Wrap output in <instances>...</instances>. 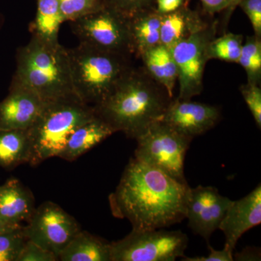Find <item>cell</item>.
Masks as SVG:
<instances>
[{"label": "cell", "instance_id": "cell-1", "mask_svg": "<svg viewBox=\"0 0 261 261\" xmlns=\"http://www.w3.org/2000/svg\"><path fill=\"white\" fill-rule=\"evenodd\" d=\"M190 186L135 159L127 165L116 191L109 196L115 217L133 229L168 227L186 219Z\"/></svg>", "mask_w": 261, "mask_h": 261}, {"label": "cell", "instance_id": "cell-35", "mask_svg": "<svg viewBox=\"0 0 261 261\" xmlns=\"http://www.w3.org/2000/svg\"><path fill=\"white\" fill-rule=\"evenodd\" d=\"M240 1H241V0H233L232 7H231V10H230L231 11V10L234 9L237 6H238L239 3H240Z\"/></svg>", "mask_w": 261, "mask_h": 261}, {"label": "cell", "instance_id": "cell-5", "mask_svg": "<svg viewBox=\"0 0 261 261\" xmlns=\"http://www.w3.org/2000/svg\"><path fill=\"white\" fill-rule=\"evenodd\" d=\"M96 115L94 107L77 97L46 103L40 116L28 129L32 143L29 164L37 166L58 157L73 132Z\"/></svg>", "mask_w": 261, "mask_h": 261}, {"label": "cell", "instance_id": "cell-11", "mask_svg": "<svg viewBox=\"0 0 261 261\" xmlns=\"http://www.w3.org/2000/svg\"><path fill=\"white\" fill-rule=\"evenodd\" d=\"M233 200L221 195L214 187L190 188L187 197L186 219L196 234L208 242Z\"/></svg>", "mask_w": 261, "mask_h": 261}, {"label": "cell", "instance_id": "cell-17", "mask_svg": "<svg viewBox=\"0 0 261 261\" xmlns=\"http://www.w3.org/2000/svg\"><path fill=\"white\" fill-rule=\"evenodd\" d=\"M208 25L197 12L186 6L161 15V44L171 49L180 41Z\"/></svg>", "mask_w": 261, "mask_h": 261}, {"label": "cell", "instance_id": "cell-26", "mask_svg": "<svg viewBox=\"0 0 261 261\" xmlns=\"http://www.w3.org/2000/svg\"><path fill=\"white\" fill-rule=\"evenodd\" d=\"M64 21L72 22L106 5V0H58Z\"/></svg>", "mask_w": 261, "mask_h": 261}, {"label": "cell", "instance_id": "cell-34", "mask_svg": "<svg viewBox=\"0 0 261 261\" xmlns=\"http://www.w3.org/2000/svg\"><path fill=\"white\" fill-rule=\"evenodd\" d=\"M22 225L11 224L7 222L5 220L0 218V233L5 232V231H11V230L16 229V228L21 227Z\"/></svg>", "mask_w": 261, "mask_h": 261}, {"label": "cell", "instance_id": "cell-22", "mask_svg": "<svg viewBox=\"0 0 261 261\" xmlns=\"http://www.w3.org/2000/svg\"><path fill=\"white\" fill-rule=\"evenodd\" d=\"M58 0H37L35 18L29 25L33 37L49 44H58V35L64 23Z\"/></svg>", "mask_w": 261, "mask_h": 261}, {"label": "cell", "instance_id": "cell-28", "mask_svg": "<svg viewBox=\"0 0 261 261\" xmlns=\"http://www.w3.org/2000/svg\"><path fill=\"white\" fill-rule=\"evenodd\" d=\"M240 92L253 116L257 127L261 128V89L258 84L249 83L241 86Z\"/></svg>", "mask_w": 261, "mask_h": 261}, {"label": "cell", "instance_id": "cell-21", "mask_svg": "<svg viewBox=\"0 0 261 261\" xmlns=\"http://www.w3.org/2000/svg\"><path fill=\"white\" fill-rule=\"evenodd\" d=\"M32 143L28 130L0 129V167L5 169L29 163Z\"/></svg>", "mask_w": 261, "mask_h": 261}, {"label": "cell", "instance_id": "cell-32", "mask_svg": "<svg viewBox=\"0 0 261 261\" xmlns=\"http://www.w3.org/2000/svg\"><path fill=\"white\" fill-rule=\"evenodd\" d=\"M200 2L205 13L214 14L224 10L229 11L232 7L233 0H200Z\"/></svg>", "mask_w": 261, "mask_h": 261}, {"label": "cell", "instance_id": "cell-8", "mask_svg": "<svg viewBox=\"0 0 261 261\" xmlns=\"http://www.w3.org/2000/svg\"><path fill=\"white\" fill-rule=\"evenodd\" d=\"M71 30L82 44L126 56L133 53L128 19L107 5L72 21Z\"/></svg>", "mask_w": 261, "mask_h": 261}, {"label": "cell", "instance_id": "cell-9", "mask_svg": "<svg viewBox=\"0 0 261 261\" xmlns=\"http://www.w3.org/2000/svg\"><path fill=\"white\" fill-rule=\"evenodd\" d=\"M215 34L216 25H207L171 48L177 67L178 99L190 100L202 92L204 69L208 61L207 45L215 37Z\"/></svg>", "mask_w": 261, "mask_h": 261}, {"label": "cell", "instance_id": "cell-12", "mask_svg": "<svg viewBox=\"0 0 261 261\" xmlns=\"http://www.w3.org/2000/svg\"><path fill=\"white\" fill-rule=\"evenodd\" d=\"M219 118L217 107L176 98L170 102L161 120L192 140L214 128Z\"/></svg>", "mask_w": 261, "mask_h": 261}, {"label": "cell", "instance_id": "cell-13", "mask_svg": "<svg viewBox=\"0 0 261 261\" xmlns=\"http://www.w3.org/2000/svg\"><path fill=\"white\" fill-rule=\"evenodd\" d=\"M46 103L35 92L12 81L9 93L0 102V129H29Z\"/></svg>", "mask_w": 261, "mask_h": 261}, {"label": "cell", "instance_id": "cell-7", "mask_svg": "<svg viewBox=\"0 0 261 261\" xmlns=\"http://www.w3.org/2000/svg\"><path fill=\"white\" fill-rule=\"evenodd\" d=\"M188 243V237L181 231L132 229L111 243V261H173L185 257Z\"/></svg>", "mask_w": 261, "mask_h": 261}, {"label": "cell", "instance_id": "cell-25", "mask_svg": "<svg viewBox=\"0 0 261 261\" xmlns=\"http://www.w3.org/2000/svg\"><path fill=\"white\" fill-rule=\"evenodd\" d=\"M27 240L23 226L0 233V261H18Z\"/></svg>", "mask_w": 261, "mask_h": 261}, {"label": "cell", "instance_id": "cell-18", "mask_svg": "<svg viewBox=\"0 0 261 261\" xmlns=\"http://www.w3.org/2000/svg\"><path fill=\"white\" fill-rule=\"evenodd\" d=\"M140 57L147 74L172 98L175 84L178 80V71L171 49L160 44L147 49Z\"/></svg>", "mask_w": 261, "mask_h": 261}, {"label": "cell", "instance_id": "cell-29", "mask_svg": "<svg viewBox=\"0 0 261 261\" xmlns=\"http://www.w3.org/2000/svg\"><path fill=\"white\" fill-rule=\"evenodd\" d=\"M58 260L53 252L39 246L30 240H27L18 261H57Z\"/></svg>", "mask_w": 261, "mask_h": 261}, {"label": "cell", "instance_id": "cell-16", "mask_svg": "<svg viewBox=\"0 0 261 261\" xmlns=\"http://www.w3.org/2000/svg\"><path fill=\"white\" fill-rule=\"evenodd\" d=\"M114 133L113 128L96 115L73 132L58 157L70 162L75 161Z\"/></svg>", "mask_w": 261, "mask_h": 261}, {"label": "cell", "instance_id": "cell-4", "mask_svg": "<svg viewBox=\"0 0 261 261\" xmlns=\"http://www.w3.org/2000/svg\"><path fill=\"white\" fill-rule=\"evenodd\" d=\"M68 56L75 93L92 107L102 102L130 69L126 55L82 43L68 49Z\"/></svg>", "mask_w": 261, "mask_h": 261}, {"label": "cell", "instance_id": "cell-19", "mask_svg": "<svg viewBox=\"0 0 261 261\" xmlns=\"http://www.w3.org/2000/svg\"><path fill=\"white\" fill-rule=\"evenodd\" d=\"M161 14L155 8L128 18L132 51L138 56L161 44Z\"/></svg>", "mask_w": 261, "mask_h": 261}, {"label": "cell", "instance_id": "cell-2", "mask_svg": "<svg viewBox=\"0 0 261 261\" xmlns=\"http://www.w3.org/2000/svg\"><path fill=\"white\" fill-rule=\"evenodd\" d=\"M171 101L166 91L147 73L130 68L109 95L94 108L97 116L115 132L136 139L162 118Z\"/></svg>", "mask_w": 261, "mask_h": 261}, {"label": "cell", "instance_id": "cell-30", "mask_svg": "<svg viewBox=\"0 0 261 261\" xmlns=\"http://www.w3.org/2000/svg\"><path fill=\"white\" fill-rule=\"evenodd\" d=\"M238 5L248 17L255 35L261 38V0H241Z\"/></svg>", "mask_w": 261, "mask_h": 261}, {"label": "cell", "instance_id": "cell-31", "mask_svg": "<svg viewBox=\"0 0 261 261\" xmlns=\"http://www.w3.org/2000/svg\"><path fill=\"white\" fill-rule=\"evenodd\" d=\"M210 253L207 256H199L193 257H182L183 261H232L233 260V252L229 251L224 247L223 250H216L208 244Z\"/></svg>", "mask_w": 261, "mask_h": 261}, {"label": "cell", "instance_id": "cell-3", "mask_svg": "<svg viewBox=\"0 0 261 261\" xmlns=\"http://www.w3.org/2000/svg\"><path fill=\"white\" fill-rule=\"evenodd\" d=\"M12 81L35 92L46 102L77 97L68 49L60 43L49 44L33 36L17 50L16 70Z\"/></svg>", "mask_w": 261, "mask_h": 261}, {"label": "cell", "instance_id": "cell-15", "mask_svg": "<svg viewBox=\"0 0 261 261\" xmlns=\"http://www.w3.org/2000/svg\"><path fill=\"white\" fill-rule=\"evenodd\" d=\"M36 207L32 192L16 178L0 186V218L11 224L21 225L32 217Z\"/></svg>", "mask_w": 261, "mask_h": 261}, {"label": "cell", "instance_id": "cell-10", "mask_svg": "<svg viewBox=\"0 0 261 261\" xmlns=\"http://www.w3.org/2000/svg\"><path fill=\"white\" fill-rule=\"evenodd\" d=\"M27 223L23 226L27 239L58 257L82 229L73 216L51 201L36 208Z\"/></svg>", "mask_w": 261, "mask_h": 261}, {"label": "cell", "instance_id": "cell-27", "mask_svg": "<svg viewBox=\"0 0 261 261\" xmlns=\"http://www.w3.org/2000/svg\"><path fill=\"white\" fill-rule=\"evenodd\" d=\"M106 5L128 19L141 12L155 8L154 0H106Z\"/></svg>", "mask_w": 261, "mask_h": 261}, {"label": "cell", "instance_id": "cell-24", "mask_svg": "<svg viewBox=\"0 0 261 261\" xmlns=\"http://www.w3.org/2000/svg\"><path fill=\"white\" fill-rule=\"evenodd\" d=\"M238 63L246 72L247 82L259 85L261 80L260 38L255 35L247 37Z\"/></svg>", "mask_w": 261, "mask_h": 261}, {"label": "cell", "instance_id": "cell-6", "mask_svg": "<svg viewBox=\"0 0 261 261\" xmlns=\"http://www.w3.org/2000/svg\"><path fill=\"white\" fill-rule=\"evenodd\" d=\"M135 140L136 159L176 181L187 184L184 167L192 139L178 133L161 119L149 125Z\"/></svg>", "mask_w": 261, "mask_h": 261}, {"label": "cell", "instance_id": "cell-33", "mask_svg": "<svg viewBox=\"0 0 261 261\" xmlns=\"http://www.w3.org/2000/svg\"><path fill=\"white\" fill-rule=\"evenodd\" d=\"M154 2L156 10L160 14L163 15L186 6L188 0H154Z\"/></svg>", "mask_w": 261, "mask_h": 261}, {"label": "cell", "instance_id": "cell-20", "mask_svg": "<svg viewBox=\"0 0 261 261\" xmlns=\"http://www.w3.org/2000/svg\"><path fill=\"white\" fill-rule=\"evenodd\" d=\"M61 261H111V245L81 229L58 256Z\"/></svg>", "mask_w": 261, "mask_h": 261}, {"label": "cell", "instance_id": "cell-14", "mask_svg": "<svg viewBox=\"0 0 261 261\" xmlns=\"http://www.w3.org/2000/svg\"><path fill=\"white\" fill-rule=\"evenodd\" d=\"M260 222L261 186L259 184L243 198L232 201L226 211L219 228L226 238L224 247L233 252L243 233Z\"/></svg>", "mask_w": 261, "mask_h": 261}, {"label": "cell", "instance_id": "cell-36", "mask_svg": "<svg viewBox=\"0 0 261 261\" xmlns=\"http://www.w3.org/2000/svg\"><path fill=\"white\" fill-rule=\"evenodd\" d=\"M2 21V18H1V15H0V23H1Z\"/></svg>", "mask_w": 261, "mask_h": 261}, {"label": "cell", "instance_id": "cell-23", "mask_svg": "<svg viewBox=\"0 0 261 261\" xmlns=\"http://www.w3.org/2000/svg\"><path fill=\"white\" fill-rule=\"evenodd\" d=\"M243 45V37L240 34L228 33L222 37H214L207 45V58L238 63Z\"/></svg>", "mask_w": 261, "mask_h": 261}]
</instances>
